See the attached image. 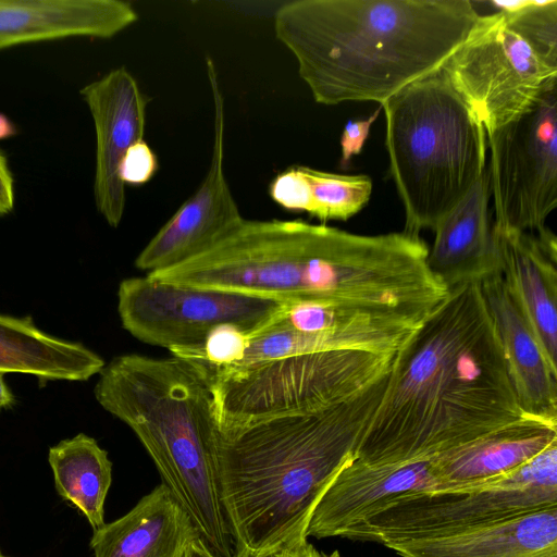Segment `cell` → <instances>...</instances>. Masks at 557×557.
<instances>
[{"mask_svg": "<svg viewBox=\"0 0 557 557\" xmlns=\"http://www.w3.org/2000/svg\"><path fill=\"white\" fill-rule=\"evenodd\" d=\"M442 69L486 135L524 113L557 82V67L544 61L499 12L481 14Z\"/></svg>", "mask_w": 557, "mask_h": 557, "instance_id": "cell-9", "label": "cell"}, {"mask_svg": "<svg viewBox=\"0 0 557 557\" xmlns=\"http://www.w3.org/2000/svg\"><path fill=\"white\" fill-rule=\"evenodd\" d=\"M200 537L190 518L160 484L124 516L94 531V557H185Z\"/></svg>", "mask_w": 557, "mask_h": 557, "instance_id": "cell-21", "label": "cell"}, {"mask_svg": "<svg viewBox=\"0 0 557 557\" xmlns=\"http://www.w3.org/2000/svg\"><path fill=\"white\" fill-rule=\"evenodd\" d=\"M48 462L59 496L76 508L92 531L104 522V504L112 483L108 451L85 433L51 446Z\"/></svg>", "mask_w": 557, "mask_h": 557, "instance_id": "cell-23", "label": "cell"}, {"mask_svg": "<svg viewBox=\"0 0 557 557\" xmlns=\"http://www.w3.org/2000/svg\"><path fill=\"white\" fill-rule=\"evenodd\" d=\"M274 557H341L338 550H334L331 554H324L319 552L310 542L307 540L300 541L274 555Z\"/></svg>", "mask_w": 557, "mask_h": 557, "instance_id": "cell-29", "label": "cell"}, {"mask_svg": "<svg viewBox=\"0 0 557 557\" xmlns=\"http://www.w3.org/2000/svg\"><path fill=\"white\" fill-rule=\"evenodd\" d=\"M383 545L400 557H557V506L442 535Z\"/></svg>", "mask_w": 557, "mask_h": 557, "instance_id": "cell-19", "label": "cell"}, {"mask_svg": "<svg viewBox=\"0 0 557 557\" xmlns=\"http://www.w3.org/2000/svg\"><path fill=\"white\" fill-rule=\"evenodd\" d=\"M4 374L0 371V410L12 408L16 403L12 391L4 382Z\"/></svg>", "mask_w": 557, "mask_h": 557, "instance_id": "cell-31", "label": "cell"}, {"mask_svg": "<svg viewBox=\"0 0 557 557\" xmlns=\"http://www.w3.org/2000/svg\"><path fill=\"white\" fill-rule=\"evenodd\" d=\"M480 16L470 0H294L273 25L315 102L381 106L442 69Z\"/></svg>", "mask_w": 557, "mask_h": 557, "instance_id": "cell-3", "label": "cell"}, {"mask_svg": "<svg viewBox=\"0 0 557 557\" xmlns=\"http://www.w3.org/2000/svg\"><path fill=\"white\" fill-rule=\"evenodd\" d=\"M495 224L540 234L557 207V82L524 113L487 135Z\"/></svg>", "mask_w": 557, "mask_h": 557, "instance_id": "cell-11", "label": "cell"}, {"mask_svg": "<svg viewBox=\"0 0 557 557\" xmlns=\"http://www.w3.org/2000/svg\"><path fill=\"white\" fill-rule=\"evenodd\" d=\"M16 134V129L12 122L0 113V139L9 138Z\"/></svg>", "mask_w": 557, "mask_h": 557, "instance_id": "cell-32", "label": "cell"}, {"mask_svg": "<svg viewBox=\"0 0 557 557\" xmlns=\"http://www.w3.org/2000/svg\"><path fill=\"white\" fill-rule=\"evenodd\" d=\"M499 12L548 64L557 67V0H513L484 2Z\"/></svg>", "mask_w": 557, "mask_h": 557, "instance_id": "cell-25", "label": "cell"}, {"mask_svg": "<svg viewBox=\"0 0 557 557\" xmlns=\"http://www.w3.org/2000/svg\"><path fill=\"white\" fill-rule=\"evenodd\" d=\"M213 101V145L208 172L198 189L148 242L135 260L147 273L186 262L210 249L245 218L225 175V106L214 61L206 59Z\"/></svg>", "mask_w": 557, "mask_h": 557, "instance_id": "cell-12", "label": "cell"}, {"mask_svg": "<svg viewBox=\"0 0 557 557\" xmlns=\"http://www.w3.org/2000/svg\"><path fill=\"white\" fill-rule=\"evenodd\" d=\"M0 557H10V556H7V555L2 552V549H1V547H0Z\"/></svg>", "mask_w": 557, "mask_h": 557, "instance_id": "cell-33", "label": "cell"}, {"mask_svg": "<svg viewBox=\"0 0 557 557\" xmlns=\"http://www.w3.org/2000/svg\"><path fill=\"white\" fill-rule=\"evenodd\" d=\"M381 107L367 119L348 121L341 136V164L346 166L351 158L359 154L369 136L372 124L379 117Z\"/></svg>", "mask_w": 557, "mask_h": 557, "instance_id": "cell-27", "label": "cell"}, {"mask_svg": "<svg viewBox=\"0 0 557 557\" xmlns=\"http://www.w3.org/2000/svg\"><path fill=\"white\" fill-rule=\"evenodd\" d=\"M523 416L480 284L468 283L448 290L396 352L355 459H430Z\"/></svg>", "mask_w": 557, "mask_h": 557, "instance_id": "cell-1", "label": "cell"}, {"mask_svg": "<svg viewBox=\"0 0 557 557\" xmlns=\"http://www.w3.org/2000/svg\"><path fill=\"white\" fill-rule=\"evenodd\" d=\"M435 487L430 459L397 463H366L354 459L322 495L306 535L345 537L395 498L407 493L432 492Z\"/></svg>", "mask_w": 557, "mask_h": 557, "instance_id": "cell-14", "label": "cell"}, {"mask_svg": "<svg viewBox=\"0 0 557 557\" xmlns=\"http://www.w3.org/2000/svg\"><path fill=\"white\" fill-rule=\"evenodd\" d=\"M157 169V157L143 139L126 151L120 163L119 176L124 185H143L151 180Z\"/></svg>", "mask_w": 557, "mask_h": 557, "instance_id": "cell-26", "label": "cell"}, {"mask_svg": "<svg viewBox=\"0 0 557 557\" xmlns=\"http://www.w3.org/2000/svg\"><path fill=\"white\" fill-rule=\"evenodd\" d=\"M479 284L523 414L557 424V367L547 358L500 272Z\"/></svg>", "mask_w": 557, "mask_h": 557, "instance_id": "cell-15", "label": "cell"}, {"mask_svg": "<svg viewBox=\"0 0 557 557\" xmlns=\"http://www.w3.org/2000/svg\"><path fill=\"white\" fill-rule=\"evenodd\" d=\"M395 355L319 351L203 375L213 395L219 430L225 431L341 405L389 373Z\"/></svg>", "mask_w": 557, "mask_h": 557, "instance_id": "cell-7", "label": "cell"}, {"mask_svg": "<svg viewBox=\"0 0 557 557\" xmlns=\"http://www.w3.org/2000/svg\"><path fill=\"white\" fill-rule=\"evenodd\" d=\"M389 174L405 210V233L419 236L450 211L486 170L484 126L438 71L380 106Z\"/></svg>", "mask_w": 557, "mask_h": 557, "instance_id": "cell-6", "label": "cell"}, {"mask_svg": "<svg viewBox=\"0 0 557 557\" xmlns=\"http://www.w3.org/2000/svg\"><path fill=\"white\" fill-rule=\"evenodd\" d=\"M81 95L96 133L95 203L106 222L117 227L126 203L119 168L126 151L145 137L148 100L125 67L87 84Z\"/></svg>", "mask_w": 557, "mask_h": 557, "instance_id": "cell-13", "label": "cell"}, {"mask_svg": "<svg viewBox=\"0 0 557 557\" xmlns=\"http://www.w3.org/2000/svg\"><path fill=\"white\" fill-rule=\"evenodd\" d=\"M485 170L465 197L433 227L426 262L432 274L450 290L480 282L498 271Z\"/></svg>", "mask_w": 557, "mask_h": 557, "instance_id": "cell-18", "label": "cell"}, {"mask_svg": "<svg viewBox=\"0 0 557 557\" xmlns=\"http://www.w3.org/2000/svg\"><path fill=\"white\" fill-rule=\"evenodd\" d=\"M286 304L244 294L197 288L160 281L146 274L123 280L117 312L124 330L152 346L191 348L225 324L250 337L268 325Z\"/></svg>", "mask_w": 557, "mask_h": 557, "instance_id": "cell-10", "label": "cell"}, {"mask_svg": "<svg viewBox=\"0 0 557 557\" xmlns=\"http://www.w3.org/2000/svg\"><path fill=\"white\" fill-rule=\"evenodd\" d=\"M138 17L122 0H0V50L67 37L108 39Z\"/></svg>", "mask_w": 557, "mask_h": 557, "instance_id": "cell-17", "label": "cell"}, {"mask_svg": "<svg viewBox=\"0 0 557 557\" xmlns=\"http://www.w3.org/2000/svg\"><path fill=\"white\" fill-rule=\"evenodd\" d=\"M95 397L135 433L207 546L219 557H235L222 500L214 400L200 370L174 356L121 355L99 373Z\"/></svg>", "mask_w": 557, "mask_h": 557, "instance_id": "cell-5", "label": "cell"}, {"mask_svg": "<svg viewBox=\"0 0 557 557\" xmlns=\"http://www.w3.org/2000/svg\"><path fill=\"white\" fill-rule=\"evenodd\" d=\"M104 360L82 343L40 330L32 317L0 313V371L35 375L47 381H87Z\"/></svg>", "mask_w": 557, "mask_h": 557, "instance_id": "cell-22", "label": "cell"}, {"mask_svg": "<svg viewBox=\"0 0 557 557\" xmlns=\"http://www.w3.org/2000/svg\"><path fill=\"white\" fill-rule=\"evenodd\" d=\"M271 557H273V556H271Z\"/></svg>", "mask_w": 557, "mask_h": 557, "instance_id": "cell-34", "label": "cell"}, {"mask_svg": "<svg viewBox=\"0 0 557 557\" xmlns=\"http://www.w3.org/2000/svg\"><path fill=\"white\" fill-rule=\"evenodd\" d=\"M14 180L5 156L0 151V216L14 208Z\"/></svg>", "mask_w": 557, "mask_h": 557, "instance_id": "cell-28", "label": "cell"}, {"mask_svg": "<svg viewBox=\"0 0 557 557\" xmlns=\"http://www.w3.org/2000/svg\"><path fill=\"white\" fill-rule=\"evenodd\" d=\"M146 274L282 304L408 310L423 287L424 259L419 240L403 231L360 235L302 220L244 219L201 255Z\"/></svg>", "mask_w": 557, "mask_h": 557, "instance_id": "cell-2", "label": "cell"}, {"mask_svg": "<svg viewBox=\"0 0 557 557\" xmlns=\"http://www.w3.org/2000/svg\"><path fill=\"white\" fill-rule=\"evenodd\" d=\"M497 267L547 358L557 367V240L493 223Z\"/></svg>", "mask_w": 557, "mask_h": 557, "instance_id": "cell-16", "label": "cell"}, {"mask_svg": "<svg viewBox=\"0 0 557 557\" xmlns=\"http://www.w3.org/2000/svg\"><path fill=\"white\" fill-rule=\"evenodd\" d=\"M557 442V424L529 416L430 458L436 487L449 490L508 473Z\"/></svg>", "mask_w": 557, "mask_h": 557, "instance_id": "cell-20", "label": "cell"}, {"mask_svg": "<svg viewBox=\"0 0 557 557\" xmlns=\"http://www.w3.org/2000/svg\"><path fill=\"white\" fill-rule=\"evenodd\" d=\"M307 186L306 210L322 222L346 221L369 201L373 183L364 174L348 175L300 165Z\"/></svg>", "mask_w": 557, "mask_h": 557, "instance_id": "cell-24", "label": "cell"}, {"mask_svg": "<svg viewBox=\"0 0 557 557\" xmlns=\"http://www.w3.org/2000/svg\"><path fill=\"white\" fill-rule=\"evenodd\" d=\"M388 374L327 410L218 432L222 500L235 557H270L307 540L312 512L355 459Z\"/></svg>", "mask_w": 557, "mask_h": 557, "instance_id": "cell-4", "label": "cell"}, {"mask_svg": "<svg viewBox=\"0 0 557 557\" xmlns=\"http://www.w3.org/2000/svg\"><path fill=\"white\" fill-rule=\"evenodd\" d=\"M185 557H219L215 555L207 544L200 539H196L190 543L185 554Z\"/></svg>", "mask_w": 557, "mask_h": 557, "instance_id": "cell-30", "label": "cell"}, {"mask_svg": "<svg viewBox=\"0 0 557 557\" xmlns=\"http://www.w3.org/2000/svg\"><path fill=\"white\" fill-rule=\"evenodd\" d=\"M557 506V442L498 476L438 492L404 494L345 537L384 544L494 523Z\"/></svg>", "mask_w": 557, "mask_h": 557, "instance_id": "cell-8", "label": "cell"}]
</instances>
